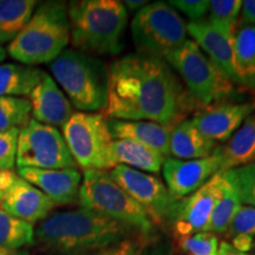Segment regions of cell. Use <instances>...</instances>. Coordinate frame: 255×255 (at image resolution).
Masks as SVG:
<instances>
[{
    "label": "cell",
    "instance_id": "obj_7",
    "mask_svg": "<svg viewBox=\"0 0 255 255\" xmlns=\"http://www.w3.org/2000/svg\"><path fill=\"white\" fill-rule=\"evenodd\" d=\"M164 60L184 82L187 91L200 108L238 96L237 88L213 64L194 40L169 52Z\"/></svg>",
    "mask_w": 255,
    "mask_h": 255
},
{
    "label": "cell",
    "instance_id": "obj_33",
    "mask_svg": "<svg viewBox=\"0 0 255 255\" xmlns=\"http://www.w3.org/2000/svg\"><path fill=\"white\" fill-rule=\"evenodd\" d=\"M20 129L0 131V170H12L15 164Z\"/></svg>",
    "mask_w": 255,
    "mask_h": 255
},
{
    "label": "cell",
    "instance_id": "obj_3",
    "mask_svg": "<svg viewBox=\"0 0 255 255\" xmlns=\"http://www.w3.org/2000/svg\"><path fill=\"white\" fill-rule=\"evenodd\" d=\"M70 39L88 55L111 56L122 50L128 11L119 0H76L68 5Z\"/></svg>",
    "mask_w": 255,
    "mask_h": 255
},
{
    "label": "cell",
    "instance_id": "obj_15",
    "mask_svg": "<svg viewBox=\"0 0 255 255\" xmlns=\"http://www.w3.org/2000/svg\"><path fill=\"white\" fill-rule=\"evenodd\" d=\"M188 34L223 75L238 84L235 66V33L220 30L207 19L187 24Z\"/></svg>",
    "mask_w": 255,
    "mask_h": 255
},
{
    "label": "cell",
    "instance_id": "obj_31",
    "mask_svg": "<svg viewBox=\"0 0 255 255\" xmlns=\"http://www.w3.org/2000/svg\"><path fill=\"white\" fill-rule=\"evenodd\" d=\"M187 255H218L219 238L210 232H201L175 242Z\"/></svg>",
    "mask_w": 255,
    "mask_h": 255
},
{
    "label": "cell",
    "instance_id": "obj_22",
    "mask_svg": "<svg viewBox=\"0 0 255 255\" xmlns=\"http://www.w3.org/2000/svg\"><path fill=\"white\" fill-rule=\"evenodd\" d=\"M164 161L165 157L158 151L130 139H114L110 145L111 169L126 165L144 173L158 174Z\"/></svg>",
    "mask_w": 255,
    "mask_h": 255
},
{
    "label": "cell",
    "instance_id": "obj_39",
    "mask_svg": "<svg viewBox=\"0 0 255 255\" xmlns=\"http://www.w3.org/2000/svg\"><path fill=\"white\" fill-rule=\"evenodd\" d=\"M218 255H252L250 253H241L235 250L231 244H228L227 241H221L219 244V251Z\"/></svg>",
    "mask_w": 255,
    "mask_h": 255
},
{
    "label": "cell",
    "instance_id": "obj_17",
    "mask_svg": "<svg viewBox=\"0 0 255 255\" xmlns=\"http://www.w3.org/2000/svg\"><path fill=\"white\" fill-rule=\"evenodd\" d=\"M0 206L7 214L33 225L46 219L57 205L43 191L19 176L2 197Z\"/></svg>",
    "mask_w": 255,
    "mask_h": 255
},
{
    "label": "cell",
    "instance_id": "obj_18",
    "mask_svg": "<svg viewBox=\"0 0 255 255\" xmlns=\"http://www.w3.org/2000/svg\"><path fill=\"white\" fill-rule=\"evenodd\" d=\"M30 103L33 120L50 127H63L73 114L70 101L53 78L45 72L32 90Z\"/></svg>",
    "mask_w": 255,
    "mask_h": 255
},
{
    "label": "cell",
    "instance_id": "obj_34",
    "mask_svg": "<svg viewBox=\"0 0 255 255\" xmlns=\"http://www.w3.org/2000/svg\"><path fill=\"white\" fill-rule=\"evenodd\" d=\"M226 234L231 238L238 234H248L252 237L255 235V208L241 206L233 218Z\"/></svg>",
    "mask_w": 255,
    "mask_h": 255
},
{
    "label": "cell",
    "instance_id": "obj_38",
    "mask_svg": "<svg viewBox=\"0 0 255 255\" xmlns=\"http://www.w3.org/2000/svg\"><path fill=\"white\" fill-rule=\"evenodd\" d=\"M241 17L242 20L247 23V25H254L255 26V0L242 1Z\"/></svg>",
    "mask_w": 255,
    "mask_h": 255
},
{
    "label": "cell",
    "instance_id": "obj_9",
    "mask_svg": "<svg viewBox=\"0 0 255 255\" xmlns=\"http://www.w3.org/2000/svg\"><path fill=\"white\" fill-rule=\"evenodd\" d=\"M63 137L76 164L85 170H111V136L108 119L98 113H73L64 126Z\"/></svg>",
    "mask_w": 255,
    "mask_h": 255
},
{
    "label": "cell",
    "instance_id": "obj_19",
    "mask_svg": "<svg viewBox=\"0 0 255 255\" xmlns=\"http://www.w3.org/2000/svg\"><path fill=\"white\" fill-rule=\"evenodd\" d=\"M108 126L114 139H130L158 151L165 158L169 154V139L173 128L150 121L109 120Z\"/></svg>",
    "mask_w": 255,
    "mask_h": 255
},
{
    "label": "cell",
    "instance_id": "obj_40",
    "mask_svg": "<svg viewBox=\"0 0 255 255\" xmlns=\"http://www.w3.org/2000/svg\"><path fill=\"white\" fill-rule=\"evenodd\" d=\"M123 4L126 6V8L131 9V11H135V9L139 11V9L148 4V1H144V0H126Z\"/></svg>",
    "mask_w": 255,
    "mask_h": 255
},
{
    "label": "cell",
    "instance_id": "obj_8",
    "mask_svg": "<svg viewBox=\"0 0 255 255\" xmlns=\"http://www.w3.org/2000/svg\"><path fill=\"white\" fill-rule=\"evenodd\" d=\"M137 52L164 59L187 41V24L168 2H148L131 21Z\"/></svg>",
    "mask_w": 255,
    "mask_h": 255
},
{
    "label": "cell",
    "instance_id": "obj_12",
    "mask_svg": "<svg viewBox=\"0 0 255 255\" xmlns=\"http://www.w3.org/2000/svg\"><path fill=\"white\" fill-rule=\"evenodd\" d=\"M253 113H255V96L247 101L234 97L210 107L200 108L194 114L191 122L210 141L227 142Z\"/></svg>",
    "mask_w": 255,
    "mask_h": 255
},
{
    "label": "cell",
    "instance_id": "obj_29",
    "mask_svg": "<svg viewBox=\"0 0 255 255\" xmlns=\"http://www.w3.org/2000/svg\"><path fill=\"white\" fill-rule=\"evenodd\" d=\"M31 103L23 97L0 96V131L21 129L30 122Z\"/></svg>",
    "mask_w": 255,
    "mask_h": 255
},
{
    "label": "cell",
    "instance_id": "obj_16",
    "mask_svg": "<svg viewBox=\"0 0 255 255\" xmlns=\"http://www.w3.org/2000/svg\"><path fill=\"white\" fill-rule=\"evenodd\" d=\"M18 174L32 186L43 191L56 205L72 203L78 200L82 175L76 168H19Z\"/></svg>",
    "mask_w": 255,
    "mask_h": 255
},
{
    "label": "cell",
    "instance_id": "obj_25",
    "mask_svg": "<svg viewBox=\"0 0 255 255\" xmlns=\"http://www.w3.org/2000/svg\"><path fill=\"white\" fill-rule=\"evenodd\" d=\"M40 69L19 64H0V96H30L43 77Z\"/></svg>",
    "mask_w": 255,
    "mask_h": 255
},
{
    "label": "cell",
    "instance_id": "obj_36",
    "mask_svg": "<svg viewBox=\"0 0 255 255\" xmlns=\"http://www.w3.org/2000/svg\"><path fill=\"white\" fill-rule=\"evenodd\" d=\"M232 246L241 253H248L254 246V240L252 235L238 234L232 238Z\"/></svg>",
    "mask_w": 255,
    "mask_h": 255
},
{
    "label": "cell",
    "instance_id": "obj_30",
    "mask_svg": "<svg viewBox=\"0 0 255 255\" xmlns=\"http://www.w3.org/2000/svg\"><path fill=\"white\" fill-rule=\"evenodd\" d=\"M241 7V0H212L209 1V17L207 20L220 30L237 33Z\"/></svg>",
    "mask_w": 255,
    "mask_h": 255
},
{
    "label": "cell",
    "instance_id": "obj_11",
    "mask_svg": "<svg viewBox=\"0 0 255 255\" xmlns=\"http://www.w3.org/2000/svg\"><path fill=\"white\" fill-rule=\"evenodd\" d=\"M109 174L144 209L155 226L168 225L177 201L171 197L161 178L126 165H117Z\"/></svg>",
    "mask_w": 255,
    "mask_h": 255
},
{
    "label": "cell",
    "instance_id": "obj_2",
    "mask_svg": "<svg viewBox=\"0 0 255 255\" xmlns=\"http://www.w3.org/2000/svg\"><path fill=\"white\" fill-rule=\"evenodd\" d=\"M135 234L137 232L126 225L81 208L47 216L34 231V241L58 254L84 255Z\"/></svg>",
    "mask_w": 255,
    "mask_h": 255
},
{
    "label": "cell",
    "instance_id": "obj_10",
    "mask_svg": "<svg viewBox=\"0 0 255 255\" xmlns=\"http://www.w3.org/2000/svg\"><path fill=\"white\" fill-rule=\"evenodd\" d=\"M15 163L19 168H76L64 137L55 127L30 120L19 131Z\"/></svg>",
    "mask_w": 255,
    "mask_h": 255
},
{
    "label": "cell",
    "instance_id": "obj_44",
    "mask_svg": "<svg viewBox=\"0 0 255 255\" xmlns=\"http://www.w3.org/2000/svg\"><path fill=\"white\" fill-rule=\"evenodd\" d=\"M254 162H255V158H254Z\"/></svg>",
    "mask_w": 255,
    "mask_h": 255
},
{
    "label": "cell",
    "instance_id": "obj_5",
    "mask_svg": "<svg viewBox=\"0 0 255 255\" xmlns=\"http://www.w3.org/2000/svg\"><path fill=\"white\" fill-rule=\"evenodd\" d=\"M51 71L76 109L83 113L104 109L108 69L100 59L78 50H64L51 63Z\"/></svg>",
    "mask_w": 255,
    "mask_h": 255
},
{
    "label": "cell",
    "instance_id": "obj_23",
    "mask_svg": "<svg viewBox=\"0 0 255 255\" xmlns=\"http://www.w3.org/2000/svg\"><path fill=\"white\" fill-rule=\"evenodd\" d=\"M84 255H174V242L157 232L137 233L113 246Z\"/></svg>",
    "mask_w": 255,
    "mask_h": 255
},
{
    "label": "cell",
    "instance_id": "obj_41",
    "mask_svg": "<svg viewBox=\"0 0 255 255\" xmlns=\"http://www.w3.org/2000/svg\"><path fill=\"white\" fill-rule=\"evenodd\" d=\"M8 255H31V254L26 251H15V252H12V253H9Z\"/></svg>",
    "mask_w": 255,
    "mask_h": 255
},
{
    "label": "cell",
    "instance_id": "obj_43",
    "mask_svg": "<svg viewBox=\"0 0 255 255\" xmlns=\"http://www.w3.org/2000/svg\"><path fill=\"white\" fill-rule=\"evenodd\" d=\"M0 255H5V254H2V253H0Z\"/></svg>",
    "mask_w": 255,
    "mask_h": 255
},
{
    "label": "cell",
    "instance_id": "obj_21",
    "mask_svg": "<svg viewBox=\"0 0 255 255\" xmlns=\"http://www.w3.org/2000/svg\"><path fill=\"white\" fill-rule=\"evenodd\" d=\"M218 143L203 136L191 120H184L173 128L169 139V154L177 159H199L213 155Z\"/></svg>",
    "mask_w": 255,
    "mask_h": 255
},
{
    "label": "cell",
    "instance_id": "obj_6",
    "mask_svg": "<svg viewBox=\"0 0 255 255\" xmlns=\"http://www.w3.org/2000/svg\"><path fill=\"white\" fill-rule=\"evenodd\" d=\"M78 201L82 208L126 225L137 233H156V226L144 209L115 182L109 171L85 170Z\"/></svg>",
    "mask_w": 255,
    "mask_h": 255
},
{
    "label": "cell",
    "instance_id": "obj_28",
    "mask_svg": "<svg viewBox=\"0 0 255 255\" xmlns=\"http://www.w3.org/2000/svg\"><path fill=\"white\" fill-rule=\"evenodd\" d=\"M33 242V225L0 210V253L8 255Z\"/></svg>",
    "mask_w": 255,
    "mask_h": 255
},
{
    "label": "cell",
    "instance_id": "obj_20",
    "mask_svg": "<svg viewBox=\"0 0 255 255\" xmlns=\"http://www.w3.org/2000/svg\"><path fill=\"white\" fill-rule=\"evenodd\" d=\"M221 162V173L250 164L255 158V113L247 117L227 143L215 149Z\"/></svg>",
    "mask_w": 255,
    "mask_h": 255
},
{
    "label": "cell",
    "instance_id": "obj_4",
    "mask_svg": "<svg viewBox=\"0 0 255 255\" xmlns=\"http://www.w3.org/2000/svg\"><path fill=\"white\" fill-rule=\"evenodd\" d=\"M70 41L68 5L45 1L38 6L28 23L11 41L7 52L25 65L52 63Z\"/></svg>",
    "mask_w": 255,
    "mask_h": 255
},
{
    "label": "cell",
    "instance_id": "obj_13",
    "mask_svg": "<svg viewBox=\"0 0 255 255\" xmlns=\"http://www.w3.org/2000/svg\"><path fill=\"white\" fill-rule=\"evenodd\" d=\"M162 171L169 194L180 201L221 173V162L215 151L209 157L199 159L165 158Z\"/></svg>",
    "mask_w": 255,
    "mask_h": 255
},
{
    "label": "cell",
    "instance_id": "obj_24",
    "mask_svg": "<svg viewBox=\"0 0 255 255\" xmlns=\"http://www.w3.org/2000/svg\"><path fill=\"white\" fill-rule=\"evenodd\" d=\"M222 193L213 210L208 231L213 234H226L233 218L242 206L232 170L221 173Z\"/></svg>",
    "mask_w": 255,
    "mask_h": 255
},
{
    "label": "cell",
    "instance_id": "obj_37",
    "mask_svg": "<svg viewBox=\"0 0 255 255\" xmlns=\"http://www.w3.org/2000/svg\"><path fill=\"white\" fill-rule=\"evenodd\" d=\"M17 177L13 170H0V203Z\"/></svg>",
    "mask_w": 255,
    "mask_h": 255
},
{
    "label": "cell",
    "instance_id": "obj_26",
    "mask_svg": "<svg viewBox=\"0 0 255 255\" xmlns=\"http://www.w3.org/2000/svg\"><path fill=\"white\" fill-rule=\"evenodd\" d=\"M238 84L255 90V26L238 28L234 41Z\"/></svg>",
    "mask_w": 255,
    "mask_h": 255
},
{
    "label": "cell",
    "instance_id": "obj_1",
    "mask_svg": "<svg viewBox=\"0 0 255 255\" xmlns=\"http://www.w3.org/2000/svg\"><path fill=\"white\" fill-rule=\"evenodd\" d=\"M199 104L164 59L129 53L108 69V97L103 115L109 120L150 121L174 128Z\"/></svg>",
    "mask_w": 255,
    "mask_h": 255
},
{
    "label": "cell",
    "instance_id": "obj_32",
    "mask_svg": "<svg viewBox=\"0 0 255 255\" xmlns=\"http://www.w3.org/2000/svg\"><path fill=\"white\" fill-rule=\"evenodd\" d=\"M241 203L255 208V162L232 169Z\"/></svg>",
    "mask_w": 255,
    "mask_h": 255
},
{
    "label": "cell",
    "instance_id": "obj_27",
    "mask_svg": "<svg viewBox=\"0 0 255 255\" xmlns=\"http://www.w3.org/2000/svg\"><path fill=\"white\" fill-rule=\"evenodd\" d=\"M36 0H0V44L14 40L28 23Z\"/></svg>",
    "mask_w": 255,
    "mask_h": 255
},
{
    "label": "cell",
    "instance_id": "obj_42",
    "mask_svg": "<svg viewBox=\"0 0 255 255\" xmlns=\"http://www.w3.org/2000/svg\"><path fill=\"white\" fill-rule=\"evenodd\" d=\"M6 58V51L0 46V62H2Z\"/></svg>",
    "mask_w": 255,
    "mask_h": 255
},
{
    "label": "cell",
    "instance_id": "obj_14",
    "mask_svg": "<svg viewBox=\"0 0 255 255\" xmlns=\"http://www.w3.org/2000/svg\"><path fill=\"white\" fill-rule=\"evenodd\" d=\"M221 193V173H219L189 196L177 201L168 226L170 227L171 225H183L193 235L207 232L213 210Z\"/></svg>",
    "mask_w": 255,
    "mask_h": 255
},
{
    "label": "cell",
    "instance_id": "obj_35",
    "mask_svg": "<svg viewBox=\"0 0 255 255\" xmlns=\"http://www.w3.org/2000/svg\"><path fill=\"white\" fill-rule=\"evenodd\" d=\"M168 4L174 9L186 14L190 21L203 20L209 11L208 0H170Z\"/></svg>",
    "mask_w": 255,
    "mask_h": 255
}]
</instances>
